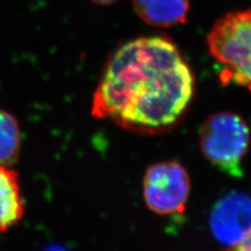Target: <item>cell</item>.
<instances>
[{"label": "cell", "mask_w": 251, "mask_h": 251, "mask_svg": "<svg viewBox=\"0 0 251 251\" xmlns=\"http://www.w3.org/2000/svg\"><path fill=\"white\" fill-rule=\"evenodd\" d=\"M138 17L156 27L183 25L191 7V0H132Z\"/></svg>", "instance_id": "obj_6"}, {"label": "cell", "mask_w": 251, "mask_h": 251, "mask_svg": "<svg viewBox=\"0 0 251 251\" xmlns=\"http://www.w3.org/2000/svg\"><path fill=\"white\" fill-rule=\"evenodd\" d=\"M186 170L176 161H162L149 168L144 177V198L149 209L161 216L182 213L190 196Z\"/></svg>", "instance_id": "obj_4"}, {"label": "cell", "mask_w": 251, "mask_h": 251, "mask_svg": "<svg viewBox=\"0 0 251 251\" xmlns=\"http://www.w3.org/2000/svg\"><path fill=\"white\" fill-rule=\"evenodd\" d=\"M25 213L19 174L7 166H0V233L18 225Z\"/></svg>", "instance_id": "obj_7"}, {"label": "cell", "mask_w": 251, "mask_h": 251, "mask_svg": "<svg viewBox=\"0 0 251 251\" xmlns=\"http://www.w3.org/2000/svg\"><path fill=\"white\" fill-rule=\"evenodd\" d=\"M250 143V129L233 112H218L204 121L200 130L203 155L220 170L232 177H241L242 160Z\"/></svg>", "instance_id": "obj_3"}, {"label": "cell", "mask_w": 251, "mask_h": 251, "mask_svg": "<svg viewBox=\"0 0 251 251\" xmlns=\"http://www.w3.org/2000/svg\"><path fill=\"white\" fill-rule=\"evenodd\" d=\"M21 149V132L15 116L0 108V166L11 167Z\"/></svg>", "instance_id": "obj_8"}, {"label": "cell", "mask_w": 251, "mask_h": 251, "mask_svg": "<svg viewBox=\"0 0 251 251\" xmlns=\"http://www.w3.org/2000/svg\"><path fill=\"white\" fill-rule=\"evenodd\" d=\"M206 42L210 56L221 66V81L251 91V7L218 19Z\"/></svg>", "instance_id": "obj_2"}, {"label": "cell", "mask_w": 251, "mask_h": 251, "mask_svg": "<svg viewBox=\"0 0 251 251\" xmlns=\"http://www.w3.org/2000/svg\"><path fill=\"white\" fill-rule=\"evenodd\" d=\"M234 250H244V251L251 250V234L249 235V237L244 242L241 243V244L237 248H235Z\"/></svg>", "instance_id": "obj_9"}, {"label": "cell", "mask_w": 251, "mask_h": 251, "mask_svg": "<svg viewBox=\"0 0 251 251\" xmlns=\"http://www.w3.org/2000/svg\"><path fill=\"white\" fill-rule=\"evenodd\" d=\"M209 229L219 244L237 248L251 234V195L231 192L220 199L210 211Z\"/></svg>", "instance_id": "obj_5"}, {"label": "cell", "mask_w": 251, "mask_h": 251, "mask_svg": "<svg viewBox=\"0 0 251 251\" xmlns=\"http://www.w3.org/2000/svg\"><path fill=\"white\" fill-rule=\"evenodd\" d=\"M194 88L192 70L174 42L162 36L136 38L108 60L91 114L127 130L158 132L183 115Z\"/></svg>", "instance_id": "obj_1"}, {"label": "cell", "mask_w": 251, "mask_h": 251, "mask_svg": "<svg viewBox=\"0 0 251 251\" xmlns=\"http://www.w3.org/2000/svg\"><path fill=\"white\" fill-rule=\"evenodd\" d=\"M91 1L96 2L98 4H103V5H107V4H111L113 2H115L116 0H91Z\"/></svg>", "instance_id": "obj_10"}]
</instances>
